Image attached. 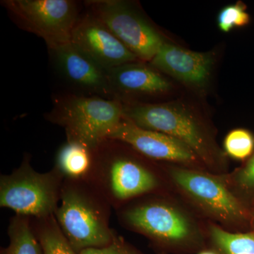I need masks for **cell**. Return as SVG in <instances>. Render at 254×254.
Segmentation results:
<instances>
[{
    "label": "cell",
    "mask_w": 254,
    "mask_h": 254,
    "mask_svg": "<svg viewBox=\"0 0 254 254\" xmlns=\"http://www.w3.org/2000/svg\"><path fill=\"white\" fill-rule=\"evenodd\" d=\"M120 225L157 254H195L208 247L206 222L173 193L137 198L115 210Z\"/></svg>",
    "instance_id": "6da1fadb"
},
{
    "label": "cell",
    "mask_w": 254,
    "mask_h": 254,
    "mask_svg": "<svg viewBox=\"0 0 254 254\" xmlns=\"http://www.w3.org/2000/svg\"><path fill=\"white\" fill-rule=\"evenodd\" d=\"M89 180L115 210L145 195L173 193L158 162L113 138L93 150Z\"/></svg>",
    "instance_id": "7a4b0ae2"
},
{
    "label": "cell",
    "mask_w": 254,
    "mask_h": 254,
    "mask_svg": "<svg viewBox=\"0 0 254 254\" xmlns=\"http://www.w3.org/2000/svg\"><path fill=\"white\" fill-rule=\"evenodd\" d=\"M172 192L205 222L232 232L252 230L248 205L234 194L222 175L159 163Z\"/></svg>",
    "instance_id": "3957f363"
},
{
    "label": "cell",
    "mask_w": 254,
    "mask_h": 254,
    "mask_svg": "<svg viewBox=\"0 0 254 254\" xmlns=\"http://www.w3.org/2000/svg\"><path fill=\"white\" fill-rule=\"evenodd\" d=\"M123 118L143 129L165 133L185 143L210 173H229L228 156L218 146L213 132L183 105H123Z\"/></svg>",
    "instance_id": "277c9868"
},
{
    "label": "cell",
    "mask_w": 254,
    "mask_h": 254,
    "mask_svg": "<svg viewBox=\"0 0 254 254\" xmlns=\"http://www.w3.org/2000/svg\"><path fill=\"white\" fill-rule=\"evenodd\" d=\"M113 206L89 180L64 179L57 222L78 252L109 245L118 235L110 227Z\"/></svg>",
    "instance_id": "5b68a950"
},
{
    "label": "cell",
    "mask_w": 254,
    "mask_h": 254,
    "mask_svg": "<svg viewBox=\"0 0 254 254\" xmlns=\"http://www.w3.org/2000/svg\"><path fill=\"white\" fill-rule=\"evenodd\" d=\"M48 120L63 127L66 141L94 150L123 120V105L118 98L66 95L57 100Z\"/></svg>",
    "instance_id": "8992f818"
},
{
    "label": "cell",
    "mask_w": 254,
    "mask_h": 254,
    "mask_svg": "<svg viewBox=\"0 0 254 254\" xmlns=\"http://www.w3.org/2000/svg\"><path fill=\"white\" fill-rule=\"evenodd\" d=\"M64 177L55 167L38 173L26 154L18 168L0 177V206L31 218L55 215L60 204Z\"/></svg>",
    "instance_id": "52a82bcc"
},
{
    "label": "cell",
    "mask_w": 254,
    "mask_h": 254,
    "mask_svg": "<svg viewBox=\"0 0 254 254\" xmlns=\"http://www.w3.org/2000/svg\"><path fill=\"white\" fill-rule=\"evenodd\" d=\"M2 4L25 29L43 38L49 50L70 43L78 21L70 0H7Z\"/></svg>",
    "instance_id": "ba28073f"
},
{
    "label": "cell",
    "mask_w": 254,
    "mask_h": 254,
    "mask_svg": "<svg viewBox=\"0 0 254 254\" xmlns=\"http://www.w3.org/2000/svg\"><path fill=\"white\" fill-rule=\"evenodd\" d=\"M92 13L138 59L151 61L163 46V37L127 2L90 1Z\"/></svg>",
    "instance_id": "9c48e42d"
},
{
    "label": "cell",
    "mask_w": 254,
    "mask_h": 254,
    "mask_svg": "<svg viewBox=\"0 0 254 254\" xmlns=\"http://www.w3.org/2000/svg\"><path fill=\"white\" fill-rule=\"evenodd\" d=\"M109 138L123 141L158 163L208 170L185 143L165 133L143 129L126 119L123 118Z\"/></svg>",
    "instance_id": "30bf717a"
},
{
    "label": "cell",
    "mask_w": 254,
    "mask_h": 254,
    "mask_svg": "<svg viewBox=\"0 0 254 254\" xmlns=\"http://www.w3.org/2000/svg\"><path fill=\"white\" fill-rule=\"evenodd\" d=\"M71 42L106 71L138 59L93 13L78 19Z\"/></svg>",
    "instance_id": "8fae6325"
},
{
    "label": "cell",
    "mask_w": 254,
    "mask_h": 254,
    "mask_svg": "<svg viewBox=\"0 0 254 254\" xmlns=\"http://www.w3.org/2000/svg\"><path fill=\"white\" fill-rule=\"evenodd\" d=\"M150 64L185 84L200 88L208 82L215 58L211 53L191 51L165 42Z\"/></svg>",
    "instance_id": "7c38bea8"
},
{
    "label": "cell",
    "mask_w": 254,
    "mask_h": 254,
    "mask_svg": "<svg viewBox=\"0 0 254 254\" xmlns=\"http://www.w3.org/2000/svg\"><path fill=\"white\" fill-rule=\"evenodd\" d=\"M50 50L58 69L73 86L102 98L113 94L106 70L71 42Z\"/></svg>",
    "instance_id": "4fadbf2b"
},
{
    "label": "cell",
    "mask_w": 254,
    "mask_h": 254,
    "mask_svg": "<svg viewBox=\"0 0 254 254\" xmlns=\"http://www.w3.org/2000/svg\"><path fill=\"white\" fill-rule=\"evenodd\" d=\"M107 73L113 94L158 95L171 88L155 68L136 62L111 68Z\"/></svg>",
    "instance_id": "5bb4252c"
},
{
    "label": "cell",
    "mask_w": 254,
    "mask_h": 254,
    "mask_svg": "<svg viewBox=\"0 0 254 254\" xmlns=\"http://www.w3.org/2000/svg\"><path fill=\"white\" fill-rule=\"evenodd\" d=\"M93 162V150L76 142L66 141L57 153L54 167L64 179L89 180Z\"/></svg>",
    "instance_id": "9a60e30c"
},
{
    "label": "cell",
    "mask_w": 254,
    "mask_h": 254,
    "mask_svg": "<svg viewBox=\"0 0 254 254\" xmlns=\"http://www.w3.org/2000/svg\"><path fill=\"white\" fill-rule=\"evenodd\" d=\"M208 247L218 254H254V231L232 232L206 222Z\"/></svg>",
    "instance_id": "2e32d148"
},
{
    "label": "cell",
    "mask_w": 254,
    "mask_h": 254,
    "mask_svg": "<svg viewBox=\"0 0 254 254\" xmlns=\"http://www.w3.org/2000/svg\"><path fill=\"white\" fill-rule=\"evenodd\" d=\"M7 232L9 245L0 254H43L29 217L16 214L10 219Z\"/></svg>",
    "instance_id": "e0dca14e"
},
{
    "label": "cell",
    "mask_w": 254,
    "mask_h": 254,
    "mask_svg": "<svg viewBox=\"0 0 254 254\" xmlns=\"http://www.w3.org/2000/svg\"><path fill=\"white\" fill-rule=\"evenodd\" d=\"M31 224L43 254H79L62 232L55 215L31 218Z\"/></svg>",
    "instance_id": "ac0fdd59"
},
{
    "label": "cell",
    "mask_w": 254,
    "mask_h": 254,
    "mask_svg": "<svg viewBox=\"0 0 254 254\" xmlns=\"http://www.w3.org/2000/svg\"><path fill=\"white\" fill-rule=\"evenodd\" d=\"M222 177L232 193L250 207L254 200V153L240 168Z\"/></svg>",
    "instance_id": "d6986e66"
},
{
    "label": "cell",
    "mask_w": 254,
    "mask_h": 254,
    "mask_svg": "<svg viewBox=\"0 0 254 254\" xmlns=\"http://www.w3.org/2000/svg\"><path fill=\"white\" fill-rule=\"evenodd\" d=\"M224 149L227 156L235 160H248L254 153L253 134L245 128L232 130L224 140Z\"/></svg>",
    "instance_id": "ffe728a7"
},
{
    "label": "cell",
    "mask_w": 254,
    "mask_h": 254,
    "mask_svg": "<svg viewBox=\"0 0 254 254\" xmlns=\"http://www.w3.org/2000/svg\"><path fill=\"white\" fill-rule=\"evenodd\" d=\"M250 21V15L246 11V6L242 2L225 6L218 16V27L225 33L235 28L247 26Z\"/></svg>",
    "instance_id": "44dd1931"
},
{
    "label": "cell",
    "mask_w": 254,
    "mask_h": 254,
    "mask_svg": "<svg viewBox=\"0 0 254 254\" xmlns=\"http://www.w3.org/2000/svg\"><path fill=\"white\" fill-rule=\"evenodd\" d=\"M79 254H145L120 235H117L109 245L101 248L88 249Z\"/></svg>",
    "instance_id": "7402d4cb"
},
{
    "label": "cell",
    "mask_w": 254,
    "mask_h": 254,
    "mask_svg": "<svg viewBox=\"0 0 254 254\" xmlns=\"http://www.w3.org/2000/svg\"><path fill=\"white\" fill-rule=\"evenodd\" d=\"M195 254H218L215 252L213 249L210 247H206V248L203 249V250H200L198 253Z\"/></svg>",
    "instance_id": "603a6c76"
},
{
    "label": "cell",
    "mask_w": 254,
    "mask_h": 254,
    "mask_svg": "<svg viewBox=\"0 0 254 254\" xmlns=\"http://www.w3.org/2000/svg\"><path fill=\"white\" fill-rule=\"evenodd\" d=\"M251 217H252V230L254 231V200L250 205Z\"/></svg>",
    "instance_id": "cb8c5ba5"
}]
</instances>
